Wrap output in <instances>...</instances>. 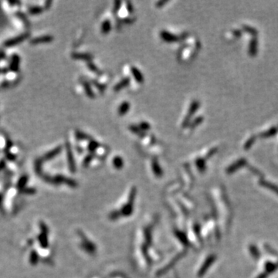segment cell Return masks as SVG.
<instances>
[{
	"label": "cell",
	"mask_w": 278,
	"mask_h": 278,
	"mask_svg": "<svg viewBox=\"0 0 278 278\" xmlns=\"http://www.w3.org/2000/svg\"><path fill=\"white\" fill-rule=\"evenodd\" d=\"M199 108V102L197 101H193L191 104L190 109H189V113L187 114V116L185 117V119H184L183 122H182V127H186L190 124V118H192V115L194 114V113L195 112L197 109Z\"/></svg>",
	"instance_id": "6da1fadb"
},
{
	"label": "cell",
	"mask_w": 278,
	"mask_h": 278,
	"mask_svg": "<svg viewBox=\"0 0 278 278\" xmlns=\"http://www.w3.org/2000/svg\"><path fill=\"white\" fill-rule=\"evenodd\" d=\"M160 36L162 37V39L165 42L168 43H172V42H176L179 39V37L176 35H174V34L168 32V31L162 30L160 33Z\"/></svg>",
	"instance_id": "7a4b0ae2"
},
{
	"label": "cell",
	"mask_w": 278,
	"mask_h": 278,
	"mask_svg": "<svg viewBox=\"0 0 278 278\" xmlns=\"http://www.w3.org/2000/svg\"><path fill=\"white\" fill-rule=\"evenodd\" d=\"M27 37H28V35H26V34H23V35H21V36H19V37H17L16 38L9 39V40H7L6 43H5V46H6V47H12V46L16 45V44L19 43H21L22 41H23L24 39H26V38H27Z\"/></svg>",
	"instance_id": "3957f363"
},
{
	"label": "cell",
	"mask_w": 278,
	"mask_h": 278,
	"mask_svg": "<svg viewBox=\"0 0 278 278\" xmlns=\"http://www.w3.org/2000/svg\"><path fill=\"white\" fill-rule=\"evenodd\" d=\"M131 73H132L133 76H134V79L136 80V81L139 82V83H141L144 82V76L141 73V72L140 71L139 69L135 67H131Z\"/></svg>",
	"instance_id": "277c9868"
},
{
	"label": "cell",
	"mask_w": 278,
	"mask_h": 278,
	"mask_svg": "<svg viewBox=\"0 0 278 278\" xmlns=\"http://www.w3.org/2000/svg\"><path fill=\"white\" fill-rule=\"evenodd\" d=\"M53 39V37L52 36H43V37H38V38L33 39L31 40L32 44H38V43H49Z\"/></svg>",
	"instance_id": "5b68a950"
},
{
	"label": "cell",
	"mask_w": 278,
	"mask_h": 278,
	"mask_svg": "<svg viewBox=\"0 0 278 278\" xmlns=\"http://www.w3.org/2000/svg\"><path fill=\"white\" fill-rule=\"evenodd\" d=\"M129 83H130V79L129 78L126 77V78L123 79V80H121L119 83H118L116 85H115L114 88V91H119V90H121V89L126 88V87L128 86Z\"/></svg>",
	"instance_id": "8992f818"
},
{
	"label": "cell",
	"mask_w": 278,
	"mask_h": 278,
	"mask_svg": "<svg viewBox=\"0 0 278 278\" xmlns=\"http://www.w3.org/2000/svg\"><path fill=\"white\" fill-rule=\"evenodd\" d=\"M130 109V104L128 101H124L123 103H121V104L120 105L119 108H118V114L119 115H124L127 114V112L128 111V110Z\"/></svg>",
	"instance_id": "52a82bcc"
},
{
	"label": "cell",
	"mask_w": 278,
	"mask_h": 278,
	"mask_svg": "<svg viewBox=\"0 0 278 278\" xmlns=\"http://www.w3.org/2000/svg\"><path fill=\"white\" fill-rule=\"evenodd\" d=\"M72 57L77 60H86L90 61L92 58V56L89 53H75L72 54Z\"/></svg>",
	"instance_id": "ba28073f"
},
{
	"label": "cell",
	"mask_w": 278,
	"mask_h": 278,
	"mask_svg": "<svg viewBox=\"0 0 278 278\" xmlns=\"http://www.w3.org/2000/svg\"><path fill=\"white\" fill-rule=\"evenodd\" d=\"M67 158H68L69 163H70V166L71 170L74 169V162H73V154H72L71 149H70V146L68 143H67Z\"/></svg>",
	"instance_id": "9c48e42d"
},
{
	"label": "cell",
	"mask_w": 278,
	"mask_h": 278,
	"mask_svg": "<svg viewBox=\"0 0 278 278\" xmlns=\"http://www.w3.org/2000/svg\"><path fill=\"white\" fill-rule=\"evenodd\" d=\"M83 88H84L85 91H86L87 95H88L89 98H94V91L92 90L91 87H90V85L89 84L88 82H86V81L83 82Z\"/></svg>",
	"instance_id": "30bf717a"
},
{
	"label": "cell",
	"mask_w": 278,
	"mask_h": 278,
	"mask_svg": "<svg viewBox=\"0 0 278 278\" xmlns=\"http://www.w3.org/2000/svg\"><path fill=\"white\" fill-rule=\"evenodd\" d=\"M129 129L131 130V131H132L133 133H134V134H137L138 135H139L140 137H144V136L145 135V133H144L143 131H141V130L140 129L139 127L134 125V124H131V125H130Z\"/></svg>",
	"instance_id": "8fae6325"
},
{
	"label": "cell",
	"mask_w": 278,
	"mask_h": 278,
	"mask_svg": "<svg viewBox=\"0 0 278 278\" xmlns=\"http://www.w3.org/2000/svg\"><path fill=\"white\" fill-rule=\"evenodd\" d=\"M111 29V24L109 20L104 21L101 25V31L103 33H108Z\"/></svg>",
	"instance_id": "7c38bea8"
},
{
	"label": "cell",
	"mask_w": 278,
	"mask_h": 278,
	"mask_svg": "<svg viewBox=\"0 0 278 278\" xmlns=\"http://www.w3.org/2000/svg\"><path fill=\"white\" fill-rule=\"evenodd\" d=\"M99 146H100V144L98 142V141H94V140H91V141H90V142L89 143V144H88V149L90 152H94L96 151V149H98Z\"/></svg>",
	"instance_id": "4fadbf2b"
},
{
	"label": "cell",
	"mask_w": 278,
	"mask_h": 278,
	"mask_svg": "<svg viewBox=\"0 0 278 278\" xmlns=\"http://www.w3.org/2000/svg\"><path fill=\"white\" fill-rule=\"evenodd\" d=\"M113 164L116 169H121L123 166L124 162H123V159L120 156H116L113 160Z\"/></svg>",
	"instance_id": "5bb4252c"
},
{
	"label": "cell",
	"mask_w": 278,
	"mask_h": 278,
	"mask_svg": "<svg viewBox=\"0 0 278 278\" xmlns=\"http://www.w3.org/2000/svg\"><path fill=\"white\" fill-rule=\"evenodd\" d=\"M152 169H153V170H154V173H155L156 175H159V176L162 175V169H161L160 167H159V164H158L157 161H156V160L153 161V162H152Z\"/></svg>",
	"instance_id": "9a60e30c"
},
{
	"label": "cell",
	"mask_w": 278,
	"mask_h": 278,
	"mask_svg": "<svg viewBox=\"0 0 278 278\" xmlns=\"http://www.w3.org/2000/svg\"><path fill=\"white\" fill-rule=\"evenodd\" d=\"M76 134V137L77 139L79 140H86V139H91L90 136H89L88 134H85L84 132L81 131H76L75 132Z\"/></svg>",
	"instance_id": "2e32d148"
},
{
	"label": "cell",
	"mask_w": 278,
	"mask_h": 278,
	"mask_svg": "<svg viewBox=\"0 0 278 278\" xmlns=\"http://www.w3.org/2000/svg\"><path fill=\"white\" fill-rule=\"evenodd\" d=\"M43 9L39 6H34V7H31L29 9V13L30 14L35 15V14H39V13H42Z\"/></svg>",
	"instance_id": "e0dca14e"
},
{
	"label": "cell",
	"mask_w": 278,
	"mask_h": 278,
	"mask_svg": "<svg viewBox=\"0 0 278 278\" xmlns=\"http://www.w3.org/2000/svg\"><path fill=\"white\" fill-rule=\"evenodd\" d=\"M139 128L141 131H148V130L150 129L151 126H150V124H149V123L146 122V121H142V122L140 123Z\"/></svg>",
	"instance_id": "ac0fdd59"
},
{
	"label": "cell",
	"mask_w": 278,
	"mask_h": 278,
	"mask_svg": "<svg viewBox=\"0 0 278 278\" xmlns=\"http://www.w3.org/2000/svg\"><path fill=\"white\" fill-rule=\"evenodd\" d=\"M88 67L90 70H92V71L96 72V73H98V72H99V70H98V67H97L93 63H92V62H90V61L88 62Z\"/></svg>",
	"instance_id": "d6986e66"
},
{
	"label": "cell",
	"mask_w": 278,
	"mask_h": 278,
	"mask_svg": "<svg viewBox=\"0 0 278 278\" xmlns=\"http://www.w3.org/2000/svg\"><path fill=\"white\" fill-rule=\"evenodd\" d=\"M264 185H265V186L266 185V187H267L268 189H270V190L274 191V192H275V193H277V195H278V188H277V186H274V185H271V184L267 183V182H264Z\"/></svg>",
	"instance_id": "ffe728a7"
},
{
	"label": "cell",
	"mask_w": 278,
	"mask_h": 278,
	"mask_svg": "<svg viewBox=\"0 0 278 278\" xmlns=\"http://www.w3.org/2000/svg\"><path fill=\"white\" fill-rule=\"evenodd\" d=\"M92 158H93V155H92L91 154H90L89 155L87 156L84 159V162H83V164H84L85 166L88 165V164L90 162V161H91Z\"/></svg>",
	"instance_id": "44dd1931"
},
{
	"label": "cell",
	"mask_w": 278,
	"mask_h": 278,
	"mask_svg": "<svg viewBox=\"0 0 278 278\" xmlns=\"http://www.w3.org/2000/svg\"><path fill=\"white\" fill-rule=\"evenodd\" d=\"M94 84L97 86V88L99 89L100 90H101V91L104 90L105 88H106V87H105L104 85H102V84H101V83H98L97 81H94Z\"/></svg>",
	"instance_id": "7402d4cb"
},
{
	"label": "cell",
	"mask_w": 278,
	"mask_h": 278,
	"mask_svg": "<svg viewBox=\"0 0 278 278\" xmlns=\"http://www.w3.org/2000/svg\"><path fill=\"white\" fill-rule=\"evenodd\" d=\"M121 1H116L114 3V12H116L117 10H118V9H119V8H120V6H121Z\"/></svg>",
	"instance_id": "603a6c76"
},
{
	"label": "cell",
	"mask_w": 278,
	"mask_h": 278,
	"mask_svg": "<svg viewBox=\"0 0 278 278\" xmlns=\"http://www.w3.org/2000/svg\"><path fill=\"white\" fill-rule=\"evenodd\" d=\"M201 121H202V118H198L197 119H195V121L192 123V124H191V125H192V127H195V125H197V124H199V123L201 122Z\"/></svg>",
	"instance_id": "cb8c5ba5"
},
{
	"label": "cell",
	"mask_w": 278,
	"mask_h": 278,
	"mask_svg": "<svg viewBox=\"0 0 278 278\" xmlns=\"http://www.w3.org/2000/svg\"><path fill=\"white\" fill-rule=\"evenodd\" d=\"M127 8H128V12H129L130 13H131L133 12L132 5H131V3H130V2H128V3H127Z\"/></svg>",
	"instance_id": "d4e9b609"
},
{
	"label": "cell",
	"mask_w": 278,
	"mask_h": 278,
	"mask_svg": "<svg viewBox=\"0 0 278 278\" xmlns=\"http://www.w3.org/2000/svg\"><path fill=\"white\" fill-rule=\"evenodd\" d=\"M166 3H167V1H159V3H157L156 6H157L158 7H162V6H163L164 4H165Z\"/></svg>",
	"instance_id": "484cf974"
}]
</instances>
